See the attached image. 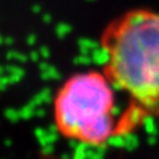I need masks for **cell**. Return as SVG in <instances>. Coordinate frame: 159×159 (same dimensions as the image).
<instances>
[{"mask_svg":"<svg viewBox=\"0 0 159 159\" xmlns=\"http://www.w3.org/2000/svg\"><path fill=\"white\" fill-rule=\"evenodd\" d=\"M99 43L113 87L129 95L133 110L159 119V11L127 10L107 24Z\"/></svg>","mask_w":159,"mask_h":159,"instance_id":"cell-1","label":"cell"},{"mask_svg":"<svg viewBox=\"0 0 159 159\" xmlns=\"http://www.w3.org/2000/svg\"><path fill=\"white\" fill-rule=\"evenodd\" d=\"M114 87L104 73L79 71L57 92L53 113L58 132L66 139L100 147L119 133L114 116Z\"/></svg>","mask_w":159,"mask_h":159,"instance_id":"cell-2","label":"cell"}]
</instances>
